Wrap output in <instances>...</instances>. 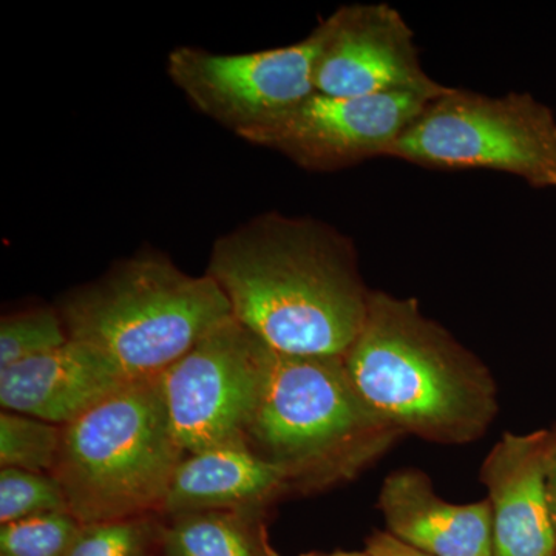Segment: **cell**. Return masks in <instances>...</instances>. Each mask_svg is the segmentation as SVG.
<instances>
[{
	"instance_id": "16",
	"label": "cell",
	"mask_w": 556,
	"mask_h": 556,
	"mask_svg": "<svg viewBox=\"0 0 556 556\" xmlns=\"http://www.w3.org/2000/svg\"><path fill=\"white\" fill-rule=\"evenodd\" d=\"M159 515L80 525L65 556H153L163 522Z\"/></svg>"
},
{
	"instance_id": "14",
	"label": "cell",
	"mask_w": 556,
	"mask_h": 556,
	"mask_svg": "<svg viewBox=\"0 0 556 556\" xmlns=\"http://www.w3.org/2000/svg\"><path fill=\"white\" fill-rule=\"evenodd\" d=\"M289 485L287 473L260 457L247 442L217 445L182 457L161 517L208 510H263Z\"/></svg>"
},
{
	"instance_id": "9",
	"label": "cell",
	"mask_w": 556,
	"mask_h": 556,
	"mask_svg": "<svg viewBox=\"0 0 556 556\" xmlns=\"http://www.w3.org/2000/svg\"><path fill=\"white\" fill-rule=\"evenodd\" d=\"M433 100L437 98L420 93L350 98L314 93L280 118L241 138L276 150L302 169H345L388 156Z\"/></svg>"
},
{
	"instance_id": "11",
	"label": "cell",
	"mask_w": 556,
	"mask_h": 556,
	"mask_svg": "<svg viewBox=\"0 0 556 556\" xmlns=\"http://www.w3.org/2000/svg\"><path fill=\"white\" fill-rule=\"evenodd\" d=\"M552 433L504 434L482 466L492 507L493 556H556L547 492Z\"/></svg>"
},
{
	"instance_id": "8",
	"label": "cell",
	"mask_w": 556,
	"mask_h": 556,
	"mask_svg": "<svg viewBox=\"0 0 556 556\" xmlns=\"http://www.w3.org/2000/svg\"><path fill=\"white\" fill-rule=\"evenodd\" d=\"M268 346L230 317L159 376L185 455L247 442Z\"/></svg>"
},
{
	"instance_id": "19",
	"label": "cell",
	"mask_w": 556,
	"mask_h": 556,
	"mask_svg": "<svg viewBox=\"0 0 556 556\" xmlns=\"http://www.w3.org/2000/svg\"><path fill=\"white\" fill-rule=\"evenodd\" d=\"M68 511L60 482L51 473L2 468L0 470V522L24 521ZM70 514V511H68Z\"/></svg>"
},
{
	"instance_id": "4",
	"label": "cell",
	"mask_w": 556,
	"mask_h": 556,
	"mask_svg": "<svg viewBox=\"0 0 556 556\" xmlns=\"http://www.w3.org/2000/svg\"><path fill=\"white\" fill-rule=\"evenodd\" d=\"M185 456L156 376L130 380L62 427L51 477L80 525L161 517Z\"/></svg>"
},
{
	"instance_id": "2",
	"label": "cell",
	"mask_w": 556,
	"mask_h": 556,
	"mask_svg": "<svg viewBox=\"0 0 556 556\" xmlns=\"http://www.w3.org/2000/svg\"><path fill=\"white\" fill-rule=\"evenodd\" d=\"M343 362L358 396L396 434L463 444L495 416L490 372L416 300L369 292L364 327Z\"/></svg>"
},
{
	"instance_id": "7",
	"label": "cell",
	"mask_w": 556,
	"mask_h": 556,
	"mask_svg": "<svg viewBox=\"0 0 556 556\" xmlns=\"http://www.w3.org/2000/svg\"><path fill=\"white\" fill-rule=\"evenodd\" d=\"M327 36L325 20L308 38L280 49L222 54L181 46L167 56V75L193 108L241 138L316 93Z\"/></svg>"
},
{
	"instance_id": "10",
	"label": "cell",
	"mask_w": 556,
	"mask_h": 556,
	"mask_svg": "<svg viewBox=\"0 0 556 556\" xmlns=\"http://www.w3.org/2000/svg\"><path fill=\"white\" fill-rule=\"evenodd\" d=\"M328 21V36L314 75L316 93L371 97L448 90L430 78L419 60L415 33L387 3L340 7Z\"/></svg>"
},
{
	"instance_id": "3",
	"label": "cell",
	"mask_w": 556,
	"mask_h": 556,
	"mask_svg": "<svg viewBox=\"0 0 556 556\" xmlns=\"http://www.w3.org/2000/svg\"><path fill=\"white\" fill-rule=\"evenodd\" d=\"M58 311L68 339L97 348L129 380L156 378L232 317L207 274L189 276L159 252L121 260Z\"/></svg>"
},
{
	"instance_id": "24",
	"label": "cell",
	"mask_w": 556,
	"mask_h": 556,
	"mask_svg": "<svg viewBox=\"0 0 556 556\" xmlns=\"http://www.w3.org/2000/svg\"><path fill=\"white\" fill-rule=\"evenodd\" d=\"M153 556H155V555H153Z\"/></svg>"
},
{
	"instance_id": "5",
	"label": "cell",
	"mask_w": 556,
	"mask_h": 556,
	"mask_svg": "<svg viewBox=\"0 0 556 556\" xmlns=\"http://www.w3.org/2000/svg\"><path fill=\"white\" fill-rule=\"evenodd\" d=\"M394 437L354 390L343 356H291L268 346L247 444L291 484L350 477Z\"/></svg>"
},
{
	"instance_id": "1",
	"label": "cell",
	"mask_w": 556,
	"mask_h": 556,
	"mask_svg": "<svg viewBox=\"0 0 556 556\" xmlns=\"http://www.w3.org/2000/svg\"><path fill=\"white\" fill-rule=\"evenodd\" d=\"M206 274L232 317L277 353L345 356L367 317L353 243L316 219L252 218L215 241Z\"/></svg>"
},
{
	"instance_id": "23",
	"label": "cell",
	"mask_w": 556,
	"mask_h": 556,
	"mask_svg": "<svg viewBox=\"0 0 556 556\" xmlns=\"http://www.w3.org/2000/svg\"><path fill=\"white\" fill-rule=\"evenodd\" d=\"M302 556H372L368 551L364 552H332V554H318V552H313V554H306Z\"/></svg>"
},
{
	"instance_id": "13",
	"label": "cell",
	"mask_w": 556,
	"mask_h": 556,
	"mask_svg": "<svg viewBox=\"0 0 556 556\" xmlns=\"http://www.w3.org/2000/svg\"><path fill=\"white\" fill-rule=\"evenodd\" d=\"M379 507L388 533L430 556H493L492 507L447 503L430 479L417 470L390 475L380 490Z\"/></svg>"
},
{
	"instance_id": "17",
	"label": "cell",
	"mask_w": 556,
	"mask_h": 556,
	"mask_svg": "<svg viewBox=\"0 0 556 556\" xmlns=\"http://www.w3.org/2000/svg\"><path fill=\"white\" fill-rule=\"evenodd\" d=\"M62 427L21 413L0 415V466L51 473L56 464Z\"/></svg>"
},
{
	"instance_id": "18",
	"label": "cell",
	"mask_w": 556,
	"mask_h": 556,
	"mask_svg": "<svg viewBox=\"0 0 556 556\" xmlns=\"http://www.w3.org/2000/svg\"><path fill=\"white\" fill-rule=\"evenodd\" d=\"M58 308H33L0 320V369L50 353L68 342Z\"/></svg>"
},
{
	"instance_id": "20",
	"label": "cell",
	"mask_w": 556,
	"mask_h": 556,
	"mask_svg": "<svg viewBox=\"0 0 556 556\" xmlns=\"http://www.w3.org/2000/svg\"><path fill=\"white\" fill-rule=\"evenodd\" d=\"M79 526L68 511L2 525L0 556H65Z\"/></svg>"
},
{
	"instance_id": "22",
	"label": "cell",
	"mask_w": 556,
	"mask_h": 556,
	"mask_svg": "<svg viewBox=\"0 0 556 556\" xmlns=\"http://www.w3.org/2000/svg\"><path fill=\"white\" fill-rule=\"evenodd\" d=\"M547 492L556 527V433H552L551 453H548Z\"/></svg>"
},
{
	"instance_id": "6",
	"label": "cell",
	"mask_w": 556,
	"mask_h": 556,
	"mask_svg": "<svg viewBox=\"0 0 556 556\" xmlns=\"http://www.w3.org/2000/svg\"><path fill=\"white\" fill-rule=\"evenodd\" d=\"M388 156L426 169L504 172L556 189L555 113L530 93L492 98L448 87Z\"/></svg>"
},
{
	"instance_id": "15",
	"label": "cell",
	"mask_w": 556,
	"mask_h": 556,
	"mask_svg": "<svg viewBox=\"0 0 556 556\" xmlns=\"http://www.w3.org/2000/svg\"><path fill=\"white\" fill-rule=\"evenodd\" d=\"M160 556H278L263 510L193 511L172 517L161 532Z\"/></svg>"
},
{
	"instance_id": "21",
	"label": "cell",
	"mask_w": 556,
	"mask_h": 556,
	"mask_svg": "<svg viewBox=\"0 0 556 556\" xmlns=\"http://www.w3.org/2000/svg\"><path fill=\"white\" fill-rule=\"evenodd\" d=\"M367 551L372 556H430L407 546L388 532H378L369 538Z\"/></svg>"
},
{
	"instance_id": "12",
	"label": "cell",
	"mask_w": 556,
	"mask_h": 556,
	"mask_svg": "<svg viewBox=\"0 0 556 556\" xmlns=\"http://www.w3.org/2000/svg\"><path fill=\"white\" fill-rule=\"evenodd\" d=\"M130 382L97 348L65 345L0 369V405L64 427Z\"/></svg>"
}]
</instances>
